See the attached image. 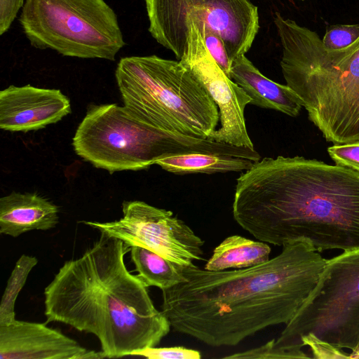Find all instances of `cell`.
Masks as SVG:
<instances>
[{"mask_svg": "<svg viewBox=\"0 0 359 359\" xmlns=\"http://www.w3.org/2000/svg\"><path fill=\"white\" fill-rule=\"evenodd\" d=\"M184 53L180 60L217 104L221 126L208 139L255 149L248 133L245 109L252 100L219 67L207 50L201 31L192 22Z\"/></svg>", "mask_w": 359, "mask_h": 359, "instance_id": "30bf717a", "label": "cell"}, {"mask_svg": "<svg viewBox=\"0 0 359 359\" xmlns=\"http://www.w3.org/2000/svg\"><path fill=\"white\" fill-rule=\"evenodd\" d=\"M75 153L109 173L149 168L164 157L186 153L226 154L252 159L254 149L155 128L124 105L91 104L72 139Z\"/></svg>", "mask_w": 359, "mask_h": 359, "instance_id": "277c9868", "label": "cell"}, {"mask_svg": "<svg viewBox=\"0 0 359 359\" xmlns=\"http://www.w3.org/2000/svg\"><path fill=\"white\" fill-rule=\"evenodd\" d=\"M229 76L251 98L250 104L292 117L297 116L303 107L297 95L288 86L264 76L245 55L232 61Z\"/></svg>", "mask_w": 359, "mask_h": 359, "instance_id": "5bb4252c", "label": "cell"}, {"mask_svg": "<svg viewBox=\"0 0 359 359\" xmlns=\"http://www.w3.org/2000/svg\"><path fill=\"white\" fill-rule=\"evenodd\" d=\"M262 264L212 271L179 266L184 280L163 292L171 327L208 346H232L268 327L287 324L326 264L303 240L287 242Z\"/></svg>", "mask_w": 359, "mask_h": 359, "instance_id": "6da1fadb", "label": "cell"}, {"mask_svg": "<svg viewBox=\"0 0 359 359\" xmlns=\"http://www.w3.org/2000/svg\"><path fill=\"white\" fill-rule=\"evenodd\" d=\"M275 339H273L267 343L247 351L236 353L222 357L223 358H261V359H273V358H312L306 354L303 351L298 352L291 350H287L277 346L275 344Z\"/></svg>", "mask_w": 359, "mask_h": 359, "instance_id": "d6986e66", "label": "cell"}, {"mask_svg": "<svg viewBox=\"0 0 359 359\" xmlns=\"http://www.w3.org/2000/svg\"><path fill=\"white\" fill-rule=\"evenodd\" d=\"M358 39L359 24H337L327 27L322 41L328 50H339L351 46Z\"/></svg>", "mask_w": 359, "mask_h": 359, "instance_id": "ffe728a7", "label": "cell"}, {"mask_svg": "<svg viewBox=\"0 0 359 359\" xmlns=\"http://www.w3.org/2000/svg\"><path fill=\"white\" fill-rule=\"evenodd\" d=\"M308 335L339 349L355 348L359 341V248L327 259L316 285L275 344L302 351V339Z\"/></svg>", "mask_w": 359, "mask_h": 359, "instance_id": "52a82bcc", "label": "cell"}, {"mask_svg": "<svg viewBox=\"0 0 359 359\" xmlns=\"http://www.w3.org/2000/svg\"><path fill=\"white\" fill-rule=\"evenodd\" d=\"M148 30L177 60L184 53L191 22L203 25L224 41L230 62L251 48L260 25L250 0H145Z\"/></svg>", "mask_w": 359, "mask_h": 359, "instance_id": "ba28073f", "label": "cell"}, {"mask_svg": "<svg viewBox=\"0 0 359 359\" xmlns=\"http://www.w3.org/2000/svg\"><path fill=\"white\" fill-rule=\"evenodd\" d=\"M270 253L271 248L265 242L233 235L215 247L204 269L219 271L252 267L269 261Z\"/></svg>", "mask_w": 359, "mask_h": 359, "instance_id": "9a60e30c", "label": "cell"}, {"mask_svg": "<svg viewBox=\"0 0 359 359\" xmlns=\"http://www.w3.org/2000/svg\"><path fill=\"white\" fill-rule=\"evenodd\" d=\"M130 256L138 276L148 286H155L162 291L184 280L178 264L146 248L130 247Z\"/></svg>", "mask_w": 359, "mask_h": 359, "instance_id": "e0dca14e", "label": "cell"}, {"mask_svg": "<svg viewBox=\"0 0 359 359\" xmlns=\"http://www.w3.org/2000/svg\"><path fill=\"white\" fill-rule=\"evenodd\" d=\"M302 344L310 347L314 358H350V355L341 349L322 342L311 335L303 337Z\"/></svg>", "mask_w": 359, "mask_h": 359, "instance_id": "cb8c5ba5", "label": "cell"}, {"mask_svg": "<svg viewBox=\"0 0 359 359\" xmlns=\"http://www.w3.org/2000/svg\"><path fill=\"white\" fill-rule=\"evenodd\" d=\"M254 162L226 154L193 152L164 157L157 160L155 164L169 172L185 175L242 172L250 169Z\"/></svg>", "mask_w": 359, "mask_h": 359, "instance_id": "2e32d148", "label": "cell"}, {"mask_svg": "<svg viewBox=\"0 0 359 359\" xmlns=\"http://www.w3.org/2000/svg\"><path fill=\"white\" fill-rule=\"evenodd\" d=\"M104 352L87 350L43 323L15 320L0 325L1 359H102Z\"/></svg>", "mask_w": 359, "mask_h": 359, "instance_id": "8fae6325", "label": "cell"}, {"mask_svg": "<svg viewBox=\"0 0 359 359\" xmlns=\"http://www.w3.org/2000/svg\"><path fill=\"white\" fill-rule=\"evenodd\" d=\"M33 256L22 255L18 259L8 280L0 305V325L12 323L15 319V304L24 287L30 271L37 264Z\"/></svg>", "mask_w": 359, "mask_h": 359, "instance_id": "ac0fdd59", "label": "cell"}, {"mask_svg": "<svg viewBox=\"0 0 359 359\" xmlns=\"http://www.w3.org/2000/svg\"><path fill=\"white\" fill-rule=\"evenodd\" d=\"M300 1H304V0H300Z\"/></svg>", "mask_w": 359, "mask_h": 359, "instance_id": "4316f807", "label": "cell"}, {"mask_svg": "<svg viewBox=\"0 0 359 359\" xmlns=\"http://www.w3.org/2000/svg\"><path fill=\"white\" fill-rule=\"evenodd\" d=\"M18 20L32 46L63 56L114 61L126 45L104 0H25Z\"/></svg>", "mask_w": 359, "mask_h": 359, "instance_id": "8992f818", "label": "cell"}, {"mask_svg": "<svg viewBox=\"0 0 359 359\" xmlns=\"http://www.w3.org/2000/svg\"><path fill=\"white\" fill-rule=\"evenodd\" d=\"M115 77L123 105L142 122L199 139L216 130L217 104L180 60L155 55L122 57Z\"/></svg>", "mask_w": 359, "mask_h": 359, "instance_id": "5b68a950", "label": "cell"}, {"mask_svg": "<svg viewBox=\"0 0 359 359\" xmlns=\"http://www.w3.org/2000/svg\"><path fill=\"white\" fill-rule=\"evenodd\" d=\"M59 208L36 193L13 191L0 198V233L14 238L26 232L55 228Z\"/></svg>", "mask_w": 359, "mask_h": 359, "instance_id": "4fadbf2b", "label": "cell"}, {"mask_svg": "<svg viewBox=\"0 0 359 359\" xmlns=\"http://www.w3.org/2000/svg\"><path fill=\"white\" fill-rule=\"evenodd\" d=\"M327 152L336 165L359 172V140L351 143L334 144L327 148Z\"/></svg>", "mask_w": 359, "mask_h": 359, "instance_id": "603a6c76", "label": "cell"}, {"mask_svg": "<svg viewBox=\"0 0 359 359\" xmlns=\"http://www.w3.org/2000/svg\"><path fill=\"white\" fill-rule=\"evenodd\" d=\"M195 25L201 31L202 39L210 55L219 67L230 78L231 62L223 40L218 35L206 28L203 25Z\"/></svg>", "mask_w": 359, "mask_h": 359, "instance_id": "44dd1931", "label": "cell"}, {"mask_svg": "<svg viewBox=\"0 0 359 359\" xmlns=\"http://www.w3.org/2000/svg\"><path fill=\"white\" fill-rule=\"evenodd\" d=\"M128 247L101 232L79 258L66 261L44 290L48 322L91 333L108 358L156 346L170 330L145 282L126 268Z\"/></svg>", "mask_w": 359, "mask_h": 359, "instance_id": "3957f363", "label": "cell"}, {"mask_svg": "<svg viewBox=\"0 0 359 359\" xmlns=\"http://www.w3.org/2000/svg\"><path fill=\"white\" fill-rule=\"evenodd\" d=\"M25 0H0V35L11 28Z\"/></svg>", "mask_w": 359, "mask_h": 359, "instance_id": "d4e9b609", "label": "cell"}, {"mask_svg": "<svg viewBox=\"0 0 359 359\" xmlns=\"http://www.w3.org/2000/svg\"><path fill=\"white\" fill-rule=\"evenodd\" d=\"M71 111L69 99L59 89L11 85L0 92V128L6 131L38 130Z\"/></svg>", "mask_w": 359, "mask_h": 359, "instance_id": "7c38bea8", "label": "cell"}, {"mask_svg": "<svg viewBox=\"0 0 359 359\" xmlns=\"http://www.w3.org/2000/svg\"><path fill=\"white\" fill-rule=\"evenodd\" d=\"M130 355L149 359H200L201 353L184 346L151 347L133 352Z\"/></svg>", "mask_w": 359, "mask_h": 359, "instance_id": "7402d4cb", "label": "cell"}, {"mask_svg": "<svg viewBox=\"0 0 359 359\" xmlns=\"http://www.w3.org/2000/svg\"><path fill=\"white\" fill-rule=\"evenodd\" d=\"M122 212L118 220L83 223L122 240L128 247L146 248L180 266L204 259V241L172 211L130 201L123 203Z\"/></svg>", "mask_w": 359, "mask_h": 359, "instance_id": "9c48e42d", "label": "cell"}, {"mask_svg": "<svg viewBox=\"0 0 359 359\" xmlns=\"http://www.w3.org/2000/svg\"><path fill=\"white\" fill-rule=\"evenodd\" d=\"M350 358H359V341L355 346V348L351 351L350 353Z\"/></svg>", "mask_w": 359, "mask_h": 359, "instance_id": "484cf974", "label": "cell"}, {"mask_svg": "<svg viewBox=\"0 0 359 359\" xmlns=\"http://www.w3.org/2000/svg\"><path fill=\"white\" fill-rule=\"evenodd\" d=\"M236 222L274 245L359 248V172L303 156L264 158L236 180Z\"/></svg>", "mask_w": 359, "mask_h": 359, "instance_id": "7a4b0ae2", "label": "cell"}]
</instances>
